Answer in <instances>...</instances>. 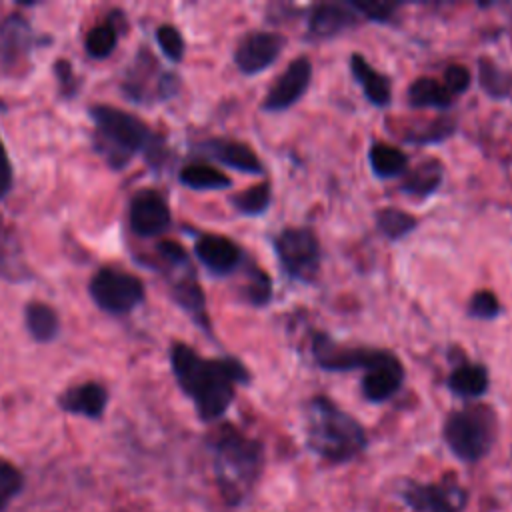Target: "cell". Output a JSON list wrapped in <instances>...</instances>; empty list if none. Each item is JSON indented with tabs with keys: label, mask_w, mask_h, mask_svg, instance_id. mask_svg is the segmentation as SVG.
<instances>
[{
	"label": "cell",
	"mask_w": 512,
	"mask_h": 512,
	"mask_svg": "<svg viewBox=\"0 0 512 512\" xmlns=\"http://www.w3.org/2000/svg\"><path fill=\"white\" fill-rule=\"evenodd\" d=\"M24 324L32 340L46 344L60 334V318L56 310L40 300H32L24 308Z\"/></svg>",
	"instance_id": "484cf974"
},
{
	"label": "cell",
	"mask_w": 512,
	"mask_h": 512,
	"mask_svg": "<svg viewBox=\"0 0 512 512\" xmlns=\"http://www.w3.org/2000/svg\"><path fill=\"white\" fill-rule=\"evenodd\" d=\"M400 496L416 512H462L466 504V492L458 484L432 482L422 484L406 480L400 488Z\"/></svg>",
	"instance_id": "4fadbf2b"
},
{
	"label": "cell",
	"mask_w": 512,
	"mask_h": 512,
	"mask_svg": "<svg viewBox=\"0 0 512 512\" xmlns=\"http://www.w3.org/2000/svg\"><path fill=\"white\" fill-rule=\"evenodd\" d=\"M170 222V206L160 192L144 188L130 198L128 224L136 236L156 238L170 228Z\"/></svg>",
	"instance_id": "5bb4252c"
},
{
	"label": "cell",
	"mask_w": 512,
	"mask_h": 512,
	"mask_svg": "<svg viewBox=\"0 0 512 512\" xmlns=\"http://www.w3.org/2000/svg\"><path fill=\"white\" fill-rule=\"evenodd\" d=\"M286 48V36L270 30L246 32L234 48V66L244 76H258L282 56Z\"/></svg>",
	"instance_id": "8fae6325"
},
{
	"label": "cell",
	"mask_w": 512,
	"mask_h": 512,
	"mask_svg": "<svg viewBox=\"0 0 512 512\" xmlns=\"http://www.w3.org/2000/svg\"><path fill=\"white\" fill-rule=\"evenodd\" d=\"M478 84L490 98H508L512 94V70L498 66L490 56H480Z\"/></svg>",
	"instance_id": "f546056e"
},
{
	"label": "cell",
	"mask_w": 512,
	"mask_h": 512,
	"mask_svg": "<svg viewBox=\"0 0 512 512\" xmlns=\"http://www.w3.org/2000/svg\"><path fill=\"white\" fill-rule=\"evenodd\" d=\"M26 478L24 472L10 460L0 458V512H6L8 506L24 490Z\"/></svg>",
	"instance_id": "e575fe53"
},
{
	"label": "cell",
	"mask_w": 512,
	"mask_h": 512,
	"mask_svg": "<svg viewBox=\"0 0 512 512\" xmlns=\"http://www.w3.org/2000/svg\"><path fill=\"white\" fill-rule=\"evenodd\" d=\"M350 72L358 86L364 92V98L376 106V108H386L392 102V82L386 74L376 70L364 54L352 52L350 54Z\"/></svg>",
	"instance_id": "ffe728a7"
},
{
	"label": "cell",
	"mask_w": 512,
	"mask_h": 512,
	"mask_svg": "<svg viewBox=\"0 0 512 512\" xmlns=\"http://www.w3.org/2000/svg\"><path fill=\"white\" fill-rule=\"evenodd\" d=\"M350 6L358 12V16L362 20L368 22H376V24H396L398 18V10L402 6V2H360V0H350Z\"/></svg>",
	"instance_id": "d590c367"
},
{
	"label": "cell",
	"mask_w": 512,
	"mask_h": 512,
	"mask_svg": "<svg viewBox=\"0 0 512 512\" xmlns=\"http://www.w3.org/2000/svg\"><path fill=\"white\" fill-rule=\"evenodd\" d=\"M446 388L464 400L482 398L490 388V372L484 364L462 358L446 376Z\"/></svg>",
	"instance_id": "7402d4cb"
},
{
	"label": "cell",
	"mask_w": 512,
	"mask_h": 512,
	"mask_svg": "<svg viewBox=\"0 0 512 512\" xmlns=\"http://www.w3.org/2000/svg\"><path fill=\"white\" fill-rule=\"evenodd\" d=\"M442 180H444L442 162L438 158H426L404 172L400 190L408 196L428 198L440 188Z\"/></svg>",
	"instance_id": "603a6c76"
},
{
	"label": "cell",
	"mask_w": 512,
	"mask_h": 512,
	"mask_svg": "<svg viewBox=\"0 0 512 512\" xmlns=\"http://www.w3.org/2000/svg\"><path fill=\"white\" fill-rule=\"evenodd\" d=\"M312 60L306 54H300L292 58L286 68L274 78V82L268 86L264 100L260 104L262 112L276 114L286 112L294 104L302 100V96L308 92L312 82Z\"/></svg>",
	"instance_id": "30bf717a"
},
{
	"label": "cell",
	"mask_w": 512,
	"mask_h": 512,
	"mask_svg": "<svg viewBox=\"0 0 512 512\" xmlns=\"http://www.w3.org/2000/svg\"><path fill=\"white\" fill-rule=\"evenodd\" d=\"M502 314V304L492 290H476L468 300V316L476 320H494Z\"/></svg>",
	"instance_id": "74e56055"
},
{
	"label": "cell",
	"mask_w": 512,
	"mask_h": 512,
	"mask_svg": "<svg viewBox=\"0 0 512 512\" xmlns=\"http://www.w3.org/2000/svg\"><path fill=\"white\" fill-rule=\"evenodd\" d=\"M282 272L302 284L316 282L322 266V246L310 226H286L272 238Z\"/></svg>",
	"instance_id": "8992f818"
},
{
	"label": "cell",
	"mask_w": 512,
	"mask_h": 512,
	"mask_svg": "<svg viewBox=\"0 0 512 512\" xmlns=\"http://www.w3.org/2000/svg\"><path fill=\"white\" fill-rule=\"evenodd\" d=\"M54 74L58 78V84H60V90L66 98H72L74 92L78 90V80L74 76V70H72V64L68 60H56L54 64Z\"/></svg>",
	"instance_id": "60d3db41"
},
{
	"label": "cell",
	"mask_w": 512,
	"mask_h": 512,
	"mask_svg": "<svg viewBox=\"0 0 512 512\" xmlns=\"http://www.w3.org/2000/svg\"><path fill=\"white\" fill-rule=\"evenodd\" d=\"M170 292H172V300L194 320V324L212 336V324L206 310V296L202 286L196 280L194 270H188L180 278H176L172 282Z\"/></svg>",
	"instance_id": "44dd1931"
},
{
	"label": "cell",
	"mask_w": 512,
	"mask_h": 512,
	"mask_svg": "<svg viewBox=\"0 0 512 512\" xmlns=\"http://www.w3.org/2000/svg\"><path fill=\"white\" fill-rule=\"evenodd\" d=\"M116 18H118V12L114 16L110 14V18H106L104 22H100L88 30V34L84 38V48L92 58L102 60L114 52V48L118 44V34H120L118 26H116Z\"/></svg>",
	"instance_id": "1f68e13d"
},
{
	"label": "cell",
	"mask_w": 512,
	"mask_h": 512,
	"mask_svg": "<svg viewBox=\"0 0 512 512\" xmlns=\"http://www.w3.org/2000/svg\"><path fill=\"white\" fill-rule=\"evenodd\" d=\"M228 200L234 212L242 216H262L272 202V184L268 180H262L240 192H234Z\"/></svg>",
	"instance_id": "4dcf8cb0"
},
{
	"label": "cell",
	"mask_w": 512,
	"mask_h": 512,
	"mask_svg": "<svg viewBox=\"0 0 512 512\" xmlns=\"http://www.w3.org/2000/svg\"><path fill=\"white\" fill-rule=\"evenodd\" d=\"M198 150L210 160H216L236 172L252 176L264 174V166L248 142L234 138H208L198 144Z\"/></svg>",
	"instance_id": "e0dca14e"
},
{
	"label": "cell",
	"mask_w": 512,
	"mask_h": 512,
	"mask_svg": "<svg viewBox=\"0 0 512 512\" xmlns=\"http://www.w3.org/2000/svg\"><path fill=\"white\" fill-rule=\"evenodd\" d=\"M156 42H158L162 54H164L170 62L178 64V62L184 58L186 42H184L182 32H180L176 26H172V24H162V26H158V28H156Z\"/></svg>",
	"instance_id": "8d00e7d4"
},
{
	"label": "cell",
	"mask_w": 512,
	"mask_h": 512,
	"mask_svg": "<svg viewBox=\"0 0 512 512\" xmlns=\"http://www.w3.org/2000/svg\"><path fill=\"white\" fill-rule=\"evenodd\" d=\"M170 368L202 422L220 420L232 406L236 388L252 380L248 366L238 358H206L184 342L170 344Z\"/></svg>",
	"instance_id": "6da1fadb"
},
{
	"label": "cell",
	"mask_w": 512,
	"mask_h": 512,
	"mask_svg": "<svg viewBox=\"0 0 512 512\" xmlns=\"http://www.w3.org/2000/svg\"><path fill=\"white\" fill-rule=\"evenodd\" d=\"M384 348L370 346H346L336 342L330 334L312 330L310 334V354L318 368L328 372H350L370 368L382 354Z\"/></svg>",
	"instance_id": "9c48e42d"
},
{
	"label": "cell",
	"mask_w": 512,
	"mask_h": 512,
	"mask_svg": "<svg viewBox=\"0 0 512 512\" xmlns=\"http://www.w3.org/2000/svg\"><path fill=\"white\" fill-rule=\"evenodd\" d=\"M406 102L412 108H436L448 110L456 102V96L434 76H418L406 90Z\"/></svg>",
	"instance_id": "cb8c5ba5"
},
{
	"label": "cell",
	"mask_w": 512,
	"mask_h": 512,
	"mask_svg": "<svg viewBox=\"0 0 512 512\" xmlns=\"http://www.w3.org/2000/svg\"><path fill=\"white\" fill-rule=\"evenodd\" d=\"M88 114L94 122V148L110 168H124L138 152L156 168L162 164L164 144L142 118L110 104H94Z\"/></svg>",
	"instance_id": "3957f363"
},
{
	"label": "cell",
	"mask_w": 512,
	"mask_h": 512,
	"mask_svg": "<svg viewBox=\"0 0 512 512\" xmlns=\"http://www.w3.org/2000/svg\"><path fill=\"white\" fill-rule=\"evenodd\" d=\"M178 86V76L158 68L156 58L148 50L138 52L122 82L126 96L138 104L172 98L178 92Z\"/></svg>",
	"instance_id": "ba28073f"
},
{
	"label": "cell",
	"mask_w": 512,
	"mask_h": 512,
	"mask_svg": "<svg viewBox=\"0 0 512 512\" xmlns=\"http://www.w3.org/2000/svg\"><path fill=\"white\" fill-rule=\"evenodd\" d=\"M160 258L176 272L180 270H190L192 264H190V256L186 252V248L180 244V242H174V240H160L158 246H156Z\"/></svg>",
	"instance_id": "f35d334b"
},
{
	"label": "cell",
	"mask_w": 512,
	"mask_h": 512,
	"mask_svg": "<svg viewBox=\"0 0 512 512\" xmlns=\"http://www.w3.org/2000/svg\"><path fill=\"white\" fill-rule=\"evenodd\" d=\"M34 46V32L22 14H8L0 22V62L6 68H18Z\"/></svg>",
	"instance_id": "ac0fdd59"
},
{
	"label": "cell",
	"mask_w": 512,
	"mask_h": 512,
	"mask_svg": "<svg viewBox=\"0 0 512 512\" xmlns=\"http://www.w3.org/2000/svg\"><path fill=\"white\" fill-rule=\"evenodd\" d=\"M442 82L444 86L458 98L460 94H464L470 84H472V72L468 66L464 64H448L444 68V74H442Z\"/></svg>",
	"instance_id": "ab89813d"
},
{
	"label": "cell",
	"mask_w": 512,
	"mask_h": 512,
	"mask_svg": "<svg viewBox=\"0 0 512 512\" xmlns=\"http://www.w3.org/2000/svg\"><path fill=\"white\" fill-rule=\"evenodd\" d=\"M194 254L200 264L214 276H230L236 270L244 268L250 260L236 240L212 232L196 236Z\"/></svg>",
	"instance_id": "7c38bea8"
},
{
	"label": "cell",
	"mask_w": 512,
	"mask_h": 512,
	"mask_svg": "<svg viewBox=\"0 0 512 512\" xmlns=\"http://www.w3.org/2000/svg\"><path fill=\"white\" fill-rule=\"evenodd\" d=\"M12 186H14V168H12L10 156L6 152V146L0 138V200H4L8 196Z\"/></svg>",
	"instance_id": "b9f144b4"
},
{
	"label": "cell",
	"mask_w": 512,
	"mask_h": 512,
	"mask_svg": "<svg viewBox=\"0 0 512 512\" xmlns=\"http://www.w3.org/2000/svg\"><path fill=\"white\" fill-rule=\"evenodd\" d=\"M368 164L376 178L388 180V178H402L404 172L410 168L408 156L402 148L374 140L368 148Z\"/></svg>",
	"instance_id": "d4e9b609"
},
{
	"label": "cell",
	"mask_w": 512,
	"mask_h": 512,
	"mask_svg": "<svg viewBox=\"0 0 512 512\" xmlns=\"http://www.w3.org/2000/svg\"><path fill=\"white\" fill-rule=\"evenodd\" d=\"M510 458H512V450H510Z\"/></svg>",
	"instance_id": "7bdbcfd3"
},
{
	"label": "cell",
	"mask_w": 512,
	"mask_h": 512,
	"mask_svg": "<svg viewBox=\"0 0 512 512\" xmlns=\"http://www.w3.org/2000/svg\"><path fill=\"white\" fill-rule=\"evenodd\" d=\"M180 184L190 190H226L232 186V178L208 162L186 164L178 172Z\"/></svg>",
	"instance_id": "4316f807"
},
{
	"label": "cell",
	"mask_w": 512,
	"mask_h": 512,
	"mask_svg": "<svg viewBox=\"0 0 512 512\" xmlns=\"http://www.w3.org/2000/svg\"><path fill=\"white\" fill-rule=\"evenodd\" d=\"M208 448L214 458L216 482L228 504H238L258 482L264 468V446L232 424L218 426Z\"/></svg>",
	"instance_id": "277c9868"
},
{
	"label": "cell",
	"mask_w": 512,
	"mask_h": 512,
	"mask_svg": "<svg viewBox=\"0 0 512 512\" xmlns=\"http://www.w3.org/2000/svg\"><path fill=\"white\" fill-rule=\"evenodd\" d=\"M108 388L100 382H84L66 388L58 394V408L74 414L84 416L88 420H100L104 416V410L108 406Z\"/></svg>",
	"instance_id": "d6986e66"
},
{
	"label": "cell",
	"mask_w": 512,
	"mask_h": 512,
	"mask_svg": "<svg viewBox=\"0 0 512 512\" xmlns=\"http://www.w3.org/2000/svg\"><path fill=\"white\" fill-rule=\"evenodd\" d=\"M362 18L350 2H316L306 18V38L320 42L332 40L354 30Z\"/></svg>",
	"instance_id": "9a60e30c"
},
{
	"label": "cell",
	"mask_w": 512,
	"mask_h": 512,
	"mask_svg": "<svg viewBox=\"0 0 512 512\" xmlns=\"http://www.w3.org/2000/svg\"><path fill=\"white\" fill-rule=\"evenodd\" d=\"M92 302L108 314H128L146 298L144 282L130 272L114 266L100 268L88 284Z\"/></svg>",
	"instance_id": "52a82bcc"
},
{
	"label": "cell",
	"mask_w": 512,
	"mask_h": 512,
	"mask_svg": "<svg viewBox=\"0 0 512 512\" xmlns=\"http://www.w3.org/2000/svg\"><path fill=\"white\" fill-rule=\"evenodd\" d=\"M0 274L10 280L28 278V270L20 258L18 242L12 238L2 216H0Z\"/></svg>",
	"instance_id": "d6a6232c"
},
{
	"label": "cell",
	"mask_w": 512,
	"mask_h": 512,
	"mask_svg": "<svg viewBox=\"0 0 512 512\" xmlns=\"http://www.w3.org/2000/svg\"><path fill=\"white\" fill-rule=\"evenodd\" d=\"M406 372L400 358L392 350H382L380 358L362 372L360 392L364 400L382 404L390 400L404 384Z\"/></svg>",
	"instance_id": "2e32d148"
},
{
	"label": "cell",
	"mask_w": 512,
	"mask_h": 512,
	"mask_svg": "<svg viewBox=\"0 0 512 512\" xmlns=\"http://www.w3.org/2000/svg\"><path fill=\"white\" fill-rule=\"evenodd\" d=\"M498 436V416L492 406L472 402L452 410L442 424V438L450 452L468 464L490 454Z\"/></svg>",
	"instance_id": "5b68a950"
},
{
	"label": "cell",
	"mask_w": 512,
	"mask_h": 512,
	"mask_svg": "<svg viewBox=\"0 0 512 512\" xmlns=\"http://www.w3.org/2000/svg\"><path fill=\"white\" fill-rule=\"evenodd\" d=\"M302 424L308 448L330 464L354 460L368 444L364 426L324 394L306 400Z\"/></svg>",
	"instance_id": "7a4b0ae2"
},
{
	"label": "cell",
	"mask_w": 512,
	"mask_h": 512,
	"mask_svg": "<svg viewBox=\"0 0 512 512\" xmlns=\"http://www.w3.org/2000/svg\"><path fill=\"white\" fill-rule=\"evenodd\" d=\"M244 274H246V282L240 288V300L254 308L268 306L274 292L272 278L266 274V270H262L252 260H248V264L244 266Z\"/></svg>",
	"instance_id": "f1b7e54d"
},
{
	"label": "cell",
	"mask_w": 512,
	"mask_h": 512,
	"mask_svg": "<svg viewBox=\"0 0 512 512\" xmlns=\"http://www.w3.org/2000/svg\"><path fill=\"white\" fill-rule=\"evenodd\" d=\"M456 132V120L448 114L434 118L426 126L418 130H408L404 140L414 144V146H428V144H440L448 140Z\"/></svg>",
	"instance_id": "836d02e7"
},
{
	"label": "cell",
	"mask_w": 512,
	"mask_h": 512,
	"mask_svg": "<svg viewBox=\"0 0 512 512\" xmlns=\"http://www.w3.org/2000/svg\"><path fill=\"white\" fill-rule=\"evenodd\" d=\"M374 222H376V228L378 232L396 242V240H402L404 236L412 234L416 228H418V218L408 212V210H402L398 206H384V208H378L374 212Z\"/></svg>",
	"instance_id": "83f0119b"
}]
</instances>
